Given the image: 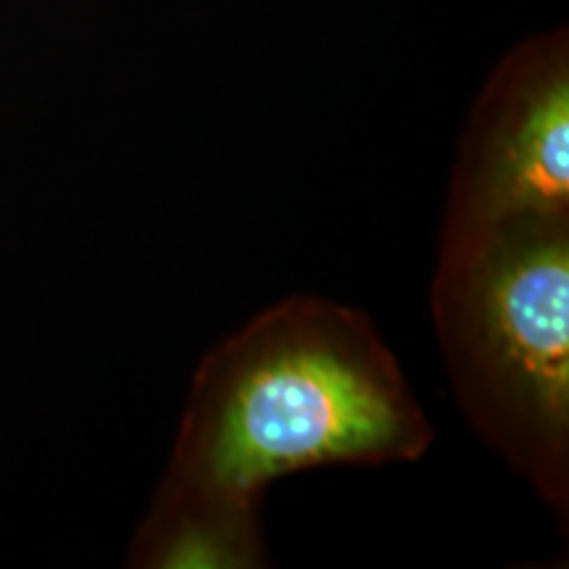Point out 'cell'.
<instances>
[{
  "label": "cell",
  "instance_id": "obj_1",
  "mask_svg": "<svg viewBox=\"0 0 569 569\" xmlns=\"http://www.w3.org/2000/svg\"><path fill=\"white\" fill-rule=\"evenodd\" d=\"M432 440L422 403L365 311L319 296L284 298L198 365L130 561L269 567L259 517L269 482L315 467L417 461Z\"/></svg>",
  "mask_w": 569,
  "mask_h": 569
},
{
  "label": "cell",
  "instance_id": "obj_2",
  "mask_svg": "<svg viewBox=\"0 0 569 569\" xmlns=\"http://www.w3.org/2000/svg\"><path fill=\"white\" fill-rule=\"evenodd\" d=\"M430 311L461 415L567 528L569 217L438 251Z\"/></svg>",
  "mask_w": 569,
  "mask_h": 569
},
{
  "label": "cell",
  "instance_id": "obj_3",
  "mask_svg": "<svg viewBox=\"0 0 569 569\" xmlns=\"http://www.w3.org/2000/svg\"><path fill=\"white\" fill-rule=\"evenodd\" d=\"M530 213L569 217L567 30L525 40L475 101L453 161L438 251Z\"/></svg>",
  "mask_w": 569,
  "mask_h": 569
}]
</instances>
